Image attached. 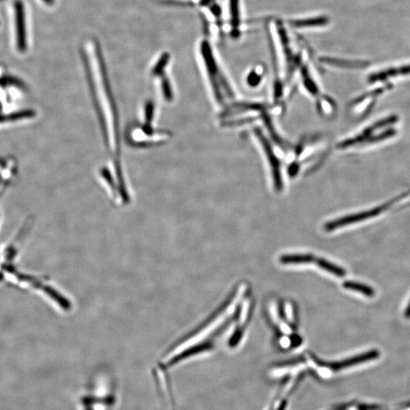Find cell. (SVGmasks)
Here are the masks:
<instances>
[{
	"mask_svg": "<svg viewBox=\"0 0 410 410\" xmlns=\"http://www.w3.org/2000/svg\"><path fill=\"white\" fill-rule=\"evenodd\" d=\"M200 52L216 102L220 107H228L233 104L236 94L208 40L201 41Z\"/></svg>",
	"mask_w": 410,
	"mask_h": 410,
	"instance_id": "1",
	"label": "cell"
},
{
	"mask_svg": "<svg viewBox=\"0 0 410 410\" xmlns=\"http://www.w3.org/2000/svg\"><path fill=\"white\" fill-rule=\"evenodd\" d=\"M276 26L278 40L283 56L286 80L290 82L295 74L299 71L301 66L303 64L302 56L293 50L287 31L283 24L280 21H277L276 22Z\"/></svg>",
	"mask_w": 410,
	"mask_h": 410,
	"instance_id": "2",
	"label": "cell"
},
{
	"mask_svg": "<svg viewBox=\"0 0 410 410\" xmlns=\"http://www.w3.org/2000/svg\"><path fill=\"white\" fill-rule=\"evenodd\" d=\"M254 135L266 156L267 162L270 166L272 182L276 192H280L283 188L282 164L274 147L261 129H255Z\"/></svg>",
	"mask_w": 410,
	"mask_h": 410,
	"instance_id": "3",
	"label": "cell"
},
{
	"mask_svg": "<svg viewBox=\"0 0 410 410\" xmlns=\"http://www.w3.org/2000/svg\"><path fill=\"white\" fill-rule=\"evenodd\" d=\"M379 356H380V353L378 350H372L362 354L357 355V356L348 358L344 360L339 361V362H327H327H324H324L323 363L318 362V363L321 367L327 368L331 370V372H337L343 369H347V368L357 366L361 363L375 360L378 359Z\"/></svg>",
	"mask_w": 410,
	"mask_h": 410,
	"instance_id": "4",
	"label": "cell"
},
{
	"mask_svg": "<svg viewBox=\"0 0 410 410\" xmlns=\"http://www.w3.org/2000/svg\"><path fill=\"white\" fill-rule=\"evenodd\" d=\"M14 21L16 27L17 47L20 52H24L27 49V34L24 4L20 0H17L14 3Z\"/></svg>",
	"mask_w": 410,
	"mask_h": 410,
	"instance_id": "5",
	"label": "cell"
},
{
	"mask_svg": "<svg viewBox=\"0 0 410 410\" xmlns=\"http://www.w3.org/2000/svg\"><path fill=\"white\" fill-rule=\"evenodd\" d=\"M384 209H385V208L380 207V208H375V209L371 210V211H365V212L359 213V214L346 216V217H342V218L338 219V220L327 223L325 227H324V228H325L327 231H333V230H336V229L345 227V226L349 225V224L360 222V221L367 220V219L371 218V217H375V216L378 215V214H381V212H382Z\"/></svg>",
	"mask_w": 410,
	"mask_h": 410,
	"instance_id": "6",
	"label": "cell"
},
{
	"mask_svg": "<svg viewBox=\"0 0 410 410\" xmlns=\"http://www.w3.org/2000/svg\"><path fill=\"white\" fill-rule=\"evenodd\" d=\"M228 5L230 35L233 39L238 38L241 35V1L228 0Z\"/></svg>",
	"mask_w": 410,
	"mask_h": 410,
	"instance_id": "7",
	"label": "cell"
},
{
	"mask_svg": "<svg viewBox=\"0 0 410 410\" xmlns=\"http://www.w3.org/2000/svg\"><path fill=\"white\" fill-rule=\"evenodd\" d=\"M329 22H330V20L327 16L320 15V16L300 18V19L290 20L289 24L293 28L305 29L324 27L327 25Z\"/></svg>",
	"mask_w": 410,
	"mask_h": 410,
	"instance_id": "8",
	"label": "cell"
},
{
	"mask_svg": "<svg viewBox=\"0 0 410 410\" xmlns=\"http://www.w3.org/2000/svg\"><path fill=\"white\" fill-rule=\"evenodd\" d=\"M298 72H299V75H300L302 85H303L304 88L306 90L307 92L311 94V96L315 97V98H318L319 100L318 96L320 95V89L318 88V85H317L316 82L314 80V77H313L308 66L302 64Z\"/></svg>",
	"mask_w": 410,
	"mask_h": 410,
	"instance_id": "9",
	"label": "cell"
},
{
	"mask_svg": "<svg viewBox=\"0 0 410 410\" xmlns=\"http://www.w3.org/2000/svg\"><path fill=\"white\" fill-rule=\"evenodd\" d=\"M410 74V65L398 69H389L378 73L372 74L369 78V82H376L386 80L390 77L405 75Z\"/></svg>",
	"mask_w": 410,
	"mask_h": 410,
	"instance_id": "10",
	"label": "cell"
},
{
	"mask_svg": "<svg viewBox=\"0 0 410 410\" xmlns=\"http://www.w3.org/2000/svg\"><path fill=\"white\" fill-rule=\"evenodd\" d=\"M320 62L329 66H335L339 68H348V69H356V68H363L367 66L368 62H360V61H348L343 59H336L331 57L320 58Z\"/></svg>",
	"mask_w": 410,
	"mask_h": 410,
	"instance_id": "11",
	"label": "cell"
},
{
	"mask_svg": "<svg viewBox=\"0 0 410 410\" xmlns=\"http://www.w3.org/2000/svg\"><path fill=\"white\" fill-rule=\"evenodd\" d=\"M316 259L310 255H291L282 256L279 259V262L283 265H304L315 263Z\"/></svg>",
	"mask_w": 410,
	"mask_h": 410,
	"instance_id": "12",
	"label": "cell"
},
{
	"mask_svg": "<svg viewBox=\"0 0 410 410\" xmlns=\"http://www.w3.org/2000/svg\"><path fill=\"white\" fill-rule=\"evenodd\" d=\"M343 286L345 289L356 291V292H360V293L363 294V295L368 297H372L375 295V289H372L371 286L363 284V283H360V282L346 281L343 283Z\"/></svg>",
	"mask_w": 410,
	"mask_h": 410,
	"instance_id": "13",
	"label": "cell"
},
{
	"mask_svg": "<svg viewBox=\"0 0 410 410\" xmlns=\"http://www.w3.org/2000/svg\"><path fill=\"white\" fill-rule=\"evenodd\" d=\"M33 117H34V112L32 110H22V111L11 113L6 115H0V123L19 121V120L31 118Z\"/></svg>",
	"mask_w": 410,
	"mask_h": 410,
	"instance_id": "14",
	"label": "cell"
},
{
	"mask_svg": "<svg viewBox=\"0 0 410 410\" xmlns=\"http://www.w3.org/2000/svg\"><path fill=\"white\" fill-rule=\"evenodd\" d=\"M315 263L317 264L318 267L322 268L323 270L326 271L329 273H333V274L339 276V277H343V276H346V271L344 269L334 265V264L330 263V262L324 260V259H317Z\"/></svg>",
	"mask_w": 410,
	"mask_h": 410,
	"instance_id": "15",
	"label": "cell"
},
{
	"mask_svg": "<svg viewBox=\"0 0 410 410\" xmlns=\"http://www.w3.org/2000/svg\"><path fill=\"white\" fill-rule=\"evenodd\" d=\"M263 75L259 70V68L252 69L246 76V83L251 88H256L262 82Z\"/></svg>",
	"mask_w": 410,
	"mask_h": 410,
	"instance_id": "16",
	"label": "cell"
},
{
	"mask_svg": "<svg viewBox=\"0 0 410 410\" xmlns=\"http://www.w3.org/2000/svg\"><path fill=\"white\" fill-rule=\"evenodd\" d=\"M169 55L168 53H164L160 58V60H159L158 63L156 64V67L154 68L153 69V74H157L163 69L165 65L167 63L168 61H169Z\"/></svg>",
	"mask_w": 410,
	"mask_h": 410,
	"instance_id": "17",
	"label": "cell"
},
{
	"mask_svg": "<svg viewBox=\"0 0 410 410\" xmlns=\"http://www.w3.org/2000/svg\"><path fill=\"white\" fill-rule=\"evenodd\" d=\"M405 317L407 318H410V302L408 306H407V309H406Z\"/></svg>",
	"mask_w": 410,
	"mask_h": 410,
	"instance_id": "18",
	"label": "cell"
},
{
	"mask_svg": "<svg viewBox=\"0 0 410 410\" xmlns=\"http://www.w3.org/2000/svg\"><path fill=\"white\" fill-rule=\"evenodd\" d=\"M43 1L47 5H53L55 2V0H43Z\"/></svg>",
	"mask_w": 410,
	"mask_h": 410,
	"instance_id": "19",
	"label": "cell"
}]
</instances>
